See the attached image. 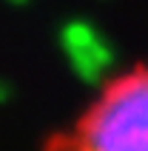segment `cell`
<instances>
[{
  "label": "cell",
  "mask_w": 148,
  "mask_h": 151,
  "mask_svg": "<svg viewBox=\"0 0 148 151\" xmlns=\"http://www.w3.org/2000/svg\"><path fill=\"white\" fill-rule=\"evenodd\" d=\"M43 151H148V63L103 83Z\"/></svg>",
  "instance_id": "cell-1"
}]
</instances>
